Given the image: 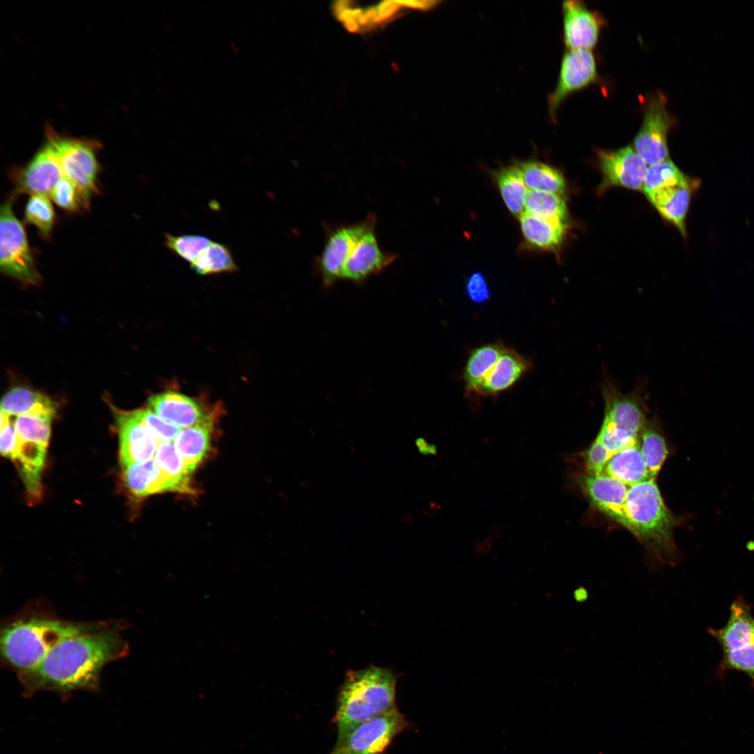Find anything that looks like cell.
<instances>
[{
	"mask_svg": "<svg viewBox=\"0 0 754 754\" xmlns=\"http://www.w3.org/2000/svg\"><path fill=\"white\" fill-rule=\"evenodd\" d=\"M10 175L17 193L48 197L57 182L64 177L56 152L46 139L26 165L15 168Z\"/></svg>",
	"mask_w": 754,
	"mask_h": 754,
	"instance_id": "obj_11",
	"label": "cell"
},
{
	"mask_svg": "<svg viewBox=\"0 0 754 754\" xmlns=\"http://www.w3.org/2000/svg\"><path fill=\"white\" fill-rule=\"evenodd\" d=\"M123 469L124 484L129 491L137 497L172 491L170 483L154 460L133 464Z\"/></svg>",
	"mask_w": 754,
	"mask_h": 754,
	"instance_id": "obj_26",
	"label": "cell"
},
{
	"mask_svg": "<svg viewBox=\"0 0 754 754\" xmlns=\"http://www.w3.org/2000/svg\"><path fill=\"white\" fill-rule=\"evenodd\" d=\"M598 156L605 184L643 190L648 167L633 147L598 151Z\"/></svg>",
	"mask_w": 754,
	"mask_h": 754,
	"instance_id": "obj_14",
	"label": "cell"
},
{
	"mask_svg": "<svg viewBox=\"0 0 754 754\" xmlns=\"http://www.w3.org/2000/svg\"><path fill=\"white\" fill-rule=\"evenodd\" d=\"M417 443V447L419 448V450L421 452L424 454H431L432 452H436V448L434 446L430 447V445H428L424 441H421L420 439H419Z\"/></svg>",
	"mask_w": 754,
	"mask_h": 754,
	"instance_id": "obj_47",
	"label": "cell"
},
{
	"mask_svg": "<svg viewBox=\"0 0 754 754\" xmlns=\"http://www.w3.org/2000/svg\"><path fill=\"white\" fill-rule=\"evenodd\" d=\"M524 209L525 212L540 218L563 221L567 219V207L563 197L554 193L528 190Z\"/></svg>",
	"mask_w": 754,
	"mask_h": 754,
	"instance_id": "obj_33",
	"label": "cell"
},
{
	"mask_svg": "<svg viewBox=\"0 0 754 754\" xmlns=\"http://www.w3.org/2000/svg\"><path fill=\"white\" fill-rule=\"evenodd\" d=\"M612 454L600 441L596 438L585 453L587 474H602Z\"/></svg>",
	"mask_w": 754,
	"mask_h": 754,
	"instance_id": "obj_40",
	"label": "cell"
},
{
	"mask_svg": "<svg viewBox=\"0 0 754 754\" xmlns=\"http://www.w3.org/2000/svg\"><path fill=\"white\" fill-rule=\"evenodd\" d=\"M409 726L397 708L369 719L336 743L328 754H383Z\"/></svg>",
	"mask_w": 754,
	"mask_h": 754,
	"instance_id": "obj_8",
	"label": "cell"
},
{
	"mask_svg": "<svg viewBox=\"0 0 754 754\" xmlns=\"http://www.w3.org/2000/svg\"><path fill=\"white\" fill-rule=\"evenodd\" d=\"M638 441L649 477L656 480L669 453L666 440L656 420L648 419Z\"/></svg>",
	"mask_w": 754,
	"mask_h": 754,
	"instance_id": "obj_29",
	"label": "cell"
},
{
	"mask_svg": "<svg viewBox=\"0 0 754 754\" xmlns=\"http://www.w3.org/2000/svg\"><path fill=\"white\" fill-rule=\"evenodd\" d=\"M573 596L577 602L584 603L588 599L589 593L584 587L579 586L575 590Z\"/></svg>",
	"mask_w": 754,
	"mask_h": 754,
	"instance_id": "obj_46",
	"label": "cell"
},
{
	"mask_svg": "<svg viewBox=\"0 0 754 754\" xmlns=\"http://www.w3.org/2000/svg\"><path fill=\"white\" fill-rule=\"evenodd\" d=\"M626 512L629 531L644 546L648 566L656 572L664 566H674L681 559L673 538L680 519L666 507L654 479L628 488Z\"/></svg>",
	"mask_w": 754,
	"mask_h": 754,
	"instance_id": "obj_3",
	"label": "cell"
},
{
	"mask_svg": "<svg viewBox=\"0 0 754 754\" xmlns=\"http://www.w3.org/2000/svg\"><path fill=\"white\" fill-rule=\"evenodd\" d=\"M24 219L27 223L35 226L44 238H49L55 220L50 197L31 195L25 206Z\"/></svg>",
	"mask_w": 754,
	"mask_h": 754,
	"instance_id": "obj_35",
	"label": "cell"
},
{
	"mask_svg": "<svg viewBox=\"0 0 754 754\" xmlns=\"http://www.w3.org/2000/svg\"><path fill=\"white\" fill-rule=\"evenodd\" d=\"M376 217L369 213L360 222L358 232L343 266L342 279L361 283L397 260V254L383 251L376 234Z\"/></svg>",
	"mask_w": 754,
	"mask_h": 754,
	"instance_id": "obj_9",
	"label": "cell"
},
{
	"mask_svg": "<svg viewBox=\"0 0 754 754\" xmlns=\"http://www.w3.org/2000/svg\"><path fill=\"white\" fill-rule=\"evenodd\" d=\"M156 436L159 443L173 442L180 428L170 424L151 409H138L132 411Z\"/></svg>",
	"mask_w": 754,
	"mask_h": 754,
	"instance_id": "obj_39",
	"label": "cell"
},
{
	"mask_svg": "<svg viewBox=\"0 0 754 754\" xmlns=\"http://www.w3.org/2000/svg\"><path fill=\"white\" fill-rule=\"evenodd\" d=\"M697 186V182L690 181L686 184L661 188L649 198L659 213L672 223L683 236L686 234V217L692 191Z\"/></svg>",
	"mask_w": 754,
	"mask_h": 754,
	"instance_id": "obj_20",
	"label": "cell"
},
{
	"mask_svg": "<svg viewBox=\"0 0 754 754\" xmlns=\"http://www.w3.org/2000/svg\"><path fill=\"white\" fill-rule=\"evenodd\" d=\"M673 120L660 95L648 101L642 126L633 140V148L649 165L669 158L667 134Z\"/></svg>",
	"mask_w": 754,
	"mask_h": 754,
	"instance_id": "obj_10",
	"label": "cell"
},
{
	"mask_svg": "<svg viewBox=\"0 0 754 754\" xmlns=\"http://www.w3.org/2000/svg\"><path fill=\"white\" fill-rule=\"evenodd\" d=\"M465 289L470 300L477 304L487 301L490 290L484 275L480 272L472 274L466 282Z\"/></svg>",
	"mask_w": 754,
	"mask_h": 754,
	"instance_id": "obj_42",
	"label": "cell"
},
{
	"mask_svg": "<svg viewBox=\"0 0 754 754\" xmlns=\"http://www.w3.org/2000/svg\"><path fill=\"white\" fill-rule=\"evenodd\" d=\"M211 242L209 238L200 235L165 234V244L167 248L191 264L202 254Z\"/></svg>",
	"mask_w": 754,
	"mask_h": 754,
	"instance_id": "obj_37",
	"label": "cell"
},
{
	"mask_svg": "<svg viewBox=\"0 0 754 754\" xmlns=\"http://www.w3.org/2000/svg\"><path fill=\"white\" fill-rule=\"evenodd\" d=\"M154 461L170 483L172 491L191 494L194 491L184 461L178 454L173 442L159 443Z\"/></svg>",
	"mask_w": 754,
	"mask_h": 754,
	"instance_id": "obj_27",
	"label": "cell"
},
{
	"mask_svg": "<svg viewBox=\"0 0 754 754\" xmlns=\"http://www.w3.org/2000/svg\"><path fill=\"white\" fill-rule=\"evenodd\" d=\"M720 644L723 658L719 672L737 670L746 674L754 683V617L748 605L737 598L730 608V617L720 629L709 630Z\"/></svg>",
	"mask_w": 754,
	"mask_h": 754,
	"instance_id": "obj_6",
	"label": "cell"
},
{
	"mask_svg": "<svg viewBox=\"0 0 754 754\" xmlns=\"http://www.w3.org/2000/svg\"><path fill=\"white\" fill-rule=\"evenodd\" d=\"M10 415L1 411V454L15 460L18 446V437L15 424L11 422Z\"/></svg>",
	"mask_w": 754,
	"mask_h": 754,
	"instance_id": "obj_41",
	"label": "cell"
},
{
	"mask_svg": "<svg viewBox=\"0 0 754 754\" xmlns=\"http://www.w3.org/2000/svg\"><path fill=\"white\" fill-rule=\"evenodd\" d=\"M212 419L180 429L173 441L187 471L193 473L206 456L210 446Z\"/></svg>",
	"mask_w": 754,
	"mask_h": 754,
	"instance_id": "obj_21",
	"label": "cell"
},
{
	"mask_svg": "<svg viewBox=\"0 0 754 754\" xmlns=\"http://www.w3.org/2000/svg\"><path fill=\"white\" fill-rule=\"evenodd\" d=\"M602 474L614 478L628 486L651 479L641 453L638 440L613 454Z\"/></svg>",
	"mask_w": 754,
	"mask_h": 754,
	"instance_id": "obj_22",
	"label": "cell"
},
{
	"mask_svg": "<svg viewBox=\"0 0 754 754\" xmlns=\"http://www.w3.org/2000/svg\"><path fill=\"white\" fill-rule=\"evenodd\" d=\"M532 367L531 360L505 347L475 397H496L512 387Z\"/></svg>",
	"mask_w": 754,
	"mask_h": 754,
	"instance_id": "obj_19",
	"label": "cell"
},
{
	"mask_svg": "<svg viewBox=\"0 0 754 754\" xmlns=\"http://www.w3.org/2000/svg\"><path fill=\"white\" fill-rule=\"evenodd\" d=\"M148 406L159 417L180 429L198 424L210 417L194 399L174 391L150 397Z\"/></svg>",
	"mask_w": 754,
	"mask_h": 754,
	"instance_id": "obj_18",
	"label": "cell"
},
{
	"mask_svg": "<svg viewBox=\"0 0 754 754\" xmlns=\"http://www.w3.org/2000/svg\"><path fill=\"white\" fill-rule=\"evenodd\" d=\"M401 6L397 1H383L376 7L378 17L376 24L384 22L392 17Z\"/></svg>",
	"mask_w": 754,
	"mask_h": 754,
	"instance_id": "obj_43",
	"label": "cell"
},
{
	"mask_svg": "<svg viewBox=\"0 0 754 754\" xmlns=\"http://www.w3.org/2000/svg\"><path fill=\"white\" fill-rule=\"evenodd\" d=\"M397 678L390 670L371 666L348 671L339 691L332 722L341 739L360 723L397 708Z\"/></svg>",
	"mask_w": 754,
	"mask_h": 754,
	"instance_id": "obj_4",
	"label": "cell"
},
{
	"mask_svg": "<svg viewBox=\"0 0 754 754\" xmlns=\"http://www.w3.org/2000/svg\"><path fill=\"white\" fill-rule=\"evenodd\" d=\"M598 78L593 54L588 50H568L563 57L554 91L549 96L548 108L552 118L562 102L572 93L585 88Z\"/></svg>",
	"mask_w": 754,
	"mask_h": 754,
	"instance_id": "obj_12",
	"label": "cell"
},
{
	"mask_svg": "<svg viewBox=\"0 0 754 754\" xmlns=\"http://www.w3.org/2000/svg\"><path fill=\"white\" fill-rule=\"evenodd\" d=\"M119 459L124 468L152 460L159 444L156 436L132 412L117 417Z\"/></svg>",
	"mask_w": 754,
	"mask_h": 754,
	"instance_id": "obj_15",
	"label": "cell"
},
{
	"mask_svg": "<svg viewBox=\"0 0 754 754\" xmlns=\"http://www.w3.org/2000/svg\"><path fill=\"white\" fill-rule=\"evenodd\" d=\"M498 186L509 211L520 217L524 213V201L528 191L518 165H510L496 173Z\"/></svg>",
	"mask_w": 754,
	"mask_h": 754,
	"instance_id": "obj_30",
	"label": "cell"
},
{
	"mask_svg": "<svg viewBox=\"0 0 754 754\" xmlns=\"http://www.w3.org/2000/svg\"><path fill=\"white\" fill-rule=\"evenodd\" d=\"M45 139L56 152L64 176L75 184L84 209H89L91 197L98 191L100 165L96 154L101 144L94 140L60 135L50 126L45 128Z\"/></svg>",
	"mask_w": 754,
	"mask_h": 754,
	"instance_id": "obj_5",
	"label": "cell"
},
{
	"mask_svg": "<svg viewBox=\"0 0 754 754\" xmlns=\"http://www.w3.org/2000/svg\"><path fill=\"white\" fill-rule=\"evenodd\" d=\"M563 36L568 50H588L598 40L603 17L578 0L563 3Z\"/></svg>",
	"mask_w": 754,
	"mask_h": 754,
	"instance_id": "obj_16",
	"label": "cell"
},
{
	"mask_svg": "<svg viewBox=\"0 0 754 754\" xmlns=\"http://www.w3.org/2000/svg\"><path fill=\"white\" fill-rule=\"evenodd\" d=\"M92 623L65 620L49 609L29 605L1 626V660L17 676L31 671L57 643Z\"/></svg>",
	"mask_w": 754,
	"mask_h": 754,
	"instance_id": "obj_2",
	"label": "cell"
},
{
	"mask_svg": "<svg viewBox=\"0 0 754 754\" xmlns=\"http://www.w3.org/2000/svg\"><path fill=\"white\" fill-rule=\"evenodd\" d=\"M343 24L346 30L350 33H357L360 29L357 20L353 17V15L345 20Z\"/></svg>",
	"mask_w": 754,
	"mask_h": 754,
	"instance_id": "obj_45",
	"label": "cell"
},
{
	"mask_svg": "<svg viewBox=\"0 0 754 754\" xmlns=\"http://www.w3.org/2000/svg\"><path fill=\"white\" fill-rule=\"evenodd\" d=\"M505 347L498 341L479 346L471 352L463 373L466 392L470 397H476Z\"/></svg>",
	"mask_w": 754,
	"mask_h": 754,
	"instance_id": "obj_23",
	"label": "cell"
},
{
	"mask_svg": "<svg viewBox=\"0 0 754 754\" xmlns=\"http://www.w3.org/2000/svg\"><path fill=\"white\" fill-rule=\"evenodd\" d=\"M519 221L526 242L531 246L544 250L557 248L567 230L566 221L540 218L526 212L519 217Z\"/></svg>",
	"mask_w": 754,
	"mask_h": 754,
	"instance_id": "obj_24",
	"label": "cell"
},
{
	"mask_svg": "<svg viewBox=\"0 0 754 754\" xmlns=\"http://www.w3.org/2000/svg\"><path fill=\"white\" fill-rule=\"evenodd\" d=\"M359 228L360 222L329 230L317 261L325 287H330L342 279L343 266Z\"/></svg>",
	"mask_w": 754,
	"mask_h": 754,
	"instance_id": "obj_17",
	"label": "cell"
},
{
	"mask_svg": "<svg viewBox=\"0 0 754 754\" xmlns=\"http://www.w3.org/2000/svg\"><path fill=\"white\" fill-rule=\"evenodd\" d=\"M399 5L414 9L427 10L434 6L436 1H397Z\"/></svg>",
	"mask_w": 754,
	"mask_h": 754,
	"instance_id": "obj_44",
	"label": "cell"
},
{
	"mask_svg": "<svg viewBox=\"0 0 754 754\" xmlns=\"http://www.w3.org/2000/svg\"><path fill=\"white\" fill-rule=\"evenodd\" d=\"M579 482L583 491L596 509L630 530L626 512L629 486L604 474L585 475L580 478Z\"/></svg>",
	"mask_w": 754,
	"mask_h": 754,
	"instance_id": "obj_13",
	"label": "cell"
},
{
	"mask_svg": "<svg viewBox=\"0 0 754 754\" xmlns=\"http://www.w3.org/2000/svg\"><path fill=\"white\" fill-rule=\"evenodd\" d=\"M524 181L529 190L554 193L563 196L566 183L556 168L539 162L526 161L519 164Z\"/></svg>",
	"mask_w": 754,
	"mask_h": 754,
	"instance_id": "obj_31",
	"label": "cell"
},
{
	"mask_svg": "<svg viewBox=\"0 0 754 754\" xmlns=\"http://www.w3.org/2000/svg\"><path fill=\"white\" fill-rule=\"evenodd\" d=\"M52 418L41 415L17 416L14 424L19 440L48 445Z\"/></svg>",
	"mask_w": 754,
	"mask_h": 754,
	"instance_id": "obj_36",
	"label": "cell"
},
{
	"mask_svg": "<svg viewBox=\"0 0 754 754\" xmlns=\"http://www.w3.org/2000/svg\"><path fill=\"white\" fill-rule=\"evenodd\" d=\"M122 621L93 622L87 629L57 643L34 670L17 676L27 695L47 690L63 698L73 691L95 692L110 662L128 653Z\"/></svg>",
	"mask_w": 754,
	"mask_h": 754,
	"instance_id": "obj_1",
	"label": "cell"
},
{
	"mask_svg": "<svg viewBox=\"0 0 754 754\" xmlns=\"http://www.w3.org/2000/svg\"><path fill=\"white\" fill-rule=\"evenodd\" d=\"M50 198L61 208L68 212L84 209L82 200L75 184L66 177L57 182Z\"/></svg>",
	"mask_w": 754,
	"mask_h": 754,
	"instance_id": "obj_38",
	"label": "cell"
},
{
	"mask_svg": "<svg viewBox=\"0 0 754 754\" xmlns=\"http://www.w3.org/2000/svg\"><path fill=\"white\" fill-rule=\"evenodd\" d=\"M13 198L3 202L0 214V268L20 281L35 285L40 276L22 224L13 211Z\"/></svg>",
	"mask_w": 754,
	"mask_h": 754,
	"instance_id": "obj_7",
	"label": "cell"
},
{
	"mask_svg": "<svg viewBox=\"0 0 754 754\" xmlns=\"http://www.w3.org/2000/svg\"><path fill=\"white\" fill-rule=\"evenodd\" d=\"M191 268L201 275L231 273L238 270L230 249L224 244L215 242H212L191 264Z\"/></svg>",
	"mask_w": 754,
	"mask_h": 754,
	"instance_id": "obj_32",
	"label": "cell"
},
{
	"mask_svg": "<svg viewBox=\"0 0 754 754\" xmlns=\"http://www.w3.org/2000/svg\"><path fill=\"white\" fill-rule=\"evenodd\" d=\"M690 182V180L668 158L649 165L642 191L649 198L661 188L683 185Z\"/></svg>",
	"mask_w": 754,
	"mask_h": 754,
	"instance_id": "obj_34",
	"label": "cell"
},
{
	"mask_svg": "<svg viewBox=\"0 0 754 754\" xmlns=\"http://www.w3.org/2000/svg\"><path fill=\"white\" fill-rule=\"evenodd\" d=\"M47 448L36 442L18 439L15 461L20 464L23 481L29 494L32 496H38L40 492V474Z\"/></svg>",
	"mask_w": 754,
	"mask_h": 754,
	"instance_id": "obj_28",
	"label": "cell"
},
{
	"mask_svg": "<svg viewBox=\"0 0 754 754\" xmlns=\"http://www.w3.org/2000/svg\"><path fill=\"white\" fill-rule=\"evenodd\" d=\"M1 411L8 415H41L53 418L55 404L44 394L24 387L9 390L2 398Z\"/></svg>",
	"mask_w": 754,
	"mask_h": 754,
	"instance_id": "obj_25",
	"label": "cell"
}]
</instances>
